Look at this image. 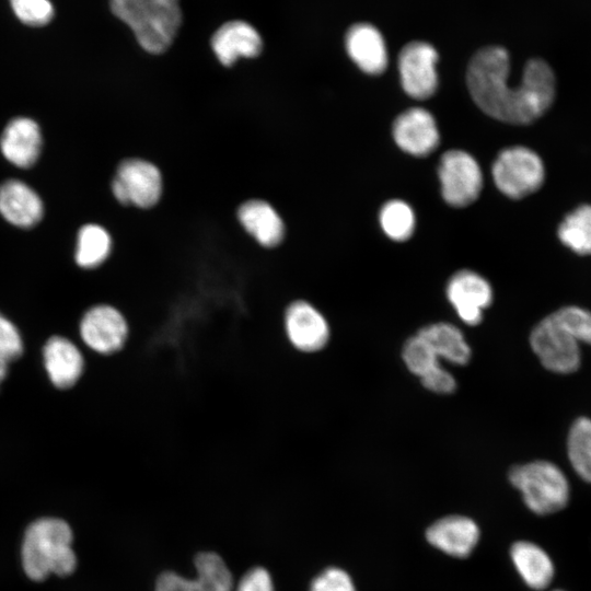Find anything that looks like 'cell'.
<instances>
[{
    "mask_svg": "<svg viewBox=\"0 0 591 591\" xmlns=\"http://www.w3.org/2000/svg\"><path fill=\"white\" fill-rule=\"evenodd\" d=\"M196 576L213 591H232L233 577L227 564L216 553L202 552L195 557Z\"/></svg>",
    "mask_w": 591,
    "mask_h": 591,
    "instance_id": "28",
    "label": "cell"
},
{
    "mask_svg": "<svg viewBox=\"0 0 591 591\" xmlns=\"http://www.w3.org/2000/svg\"><path fill=\"white\" fill-rule=\"evenodd\" d=\"M286 332L290 343L303 352L324 348L329 338V326L325 317L312 304L294 301L285 316Z\"/></svg>",
    "mask_w": 591,
    "mask_h": 591,
    "instance_id": "14",
    "label": "cell"
},
{
    "mask_svg": "<svg viewBox=\"0 0 591 591\" xmlns=\"http://www.w3.org/2000/svg\"><path fill=\"white\" fill-rule=\"evenodd\" d=\"M111 8L151 54L170 47L182 22L179 0H111Z\"/></svg>",
    "mask_w": 591,
    "mask_h": 591,
    "instance_id": "3",
    "label": "cell"
},
{
    "mask_svg": "<svg viewBox=\"0 0 591 591\" xmlns=\"http://www.w3.org/2000/svg\"><path fill=\"white\" fill-rule=\"evenodd\" d=\"M8 372V362L0 359V384L4 380Z\"/></svg>",
    "mask_w": 591,
    "mask_h": 591,
    "instance_id": "35",
    "label": "cell"
},
{
    "mask_svg": "<svg viewBox=\"0 0 591 591\" xmlns=\"http://www.w3.org/2000/svg\"><path fill=\"white\" fill-rule=\"evenodd\" d=\"M72 531L67 522L42 518L26 529L21 547L22 567L26 576L42 581L50 575L73 572L77 557L72 549Z\"/></svg>",
    "mask_w": 591,
    "mask_h": 591,
    "instance_id": "2",
    "label": "cell"
},
{
    "mask_svg": "<svg viewBox=\"0 0 591 591\" xmlns=\"http://www.w3.org/2000/svg\"><path fill=\"white\" fill-rule=\"evenodd\" d=\"M567 455L576 474L591 484V419L578 417L567 436Z\"/></svg>",
    "mask_w": 591,
    "mask_h": 591,
    "instance_id": "25",
    "label": "cell"
},
{
    "mask_svg": "<svg viewBox=\"0 0 591 591\" xmlns=\"http://www.w3.org/2000/svg\"><path fill=\"white\" fill-rule=\"evenodd\" d=\"M15 16L30 26H43L54 18L50 0H10Z\"/></svg>",
    "mask_w": 591,
    "mask_h": 591,
    "instance_id": "30",
    "label": "cell"
},
{
    "mask_svg": "<svg viewBox=\"0 0 591 591\" xmlns=\"http://www.w3.org/2000/svg\"><path fill=\"white\" fill-rule=\"evenodd\" d=\"M438 53L425 42H410L398 55V71L404 91L414 99L426 100L438 86Z\"/></svg>",
    "mask_w": 591,
    "mask_h": 591,
    "instance_id": "9",
    "label": "cell"
},
{
    "mask_svg": "<svg viewBox=\"0 0 591 591\" xmlns=\"http://www.w3.org/2000/svg\"><path fill=\"white\" fill-rule=\"evenodd\" d=\"M479 535L476 522L459 514L443 517L426 530V540L430 545L456 558L470 556L478 543Z\"/></svg>",
    "mask_w": 591,
    "mask_h": 591,
    "instance_id": "15",
    "label": "cell"
},
{
    "mask_svg": "<svg viewBox=\"0 0 591 591\" xmlns=\"http://www.w3.org/2000/svg\"><path fill=\"white\" fill-rule=\"evenodd\" d=\"M80 334L91 349L108 355L124 346L128 326L118 310L109 305H97L83 315Z\"/></svg>",
    "mask_w": 591,
    "mask_h": 591,
    "instance_id": "11",
    "label": "cell"
},
{
    "mask_svg": "<svg viewBox=\"0 0 591 591\" xmlns=\"http://www.w3.org/2000/svg\"><path fill=\"white\" fill-rule=\"evenodd\" d=\"M47 374L58 389L71 387L81 376L83 358L77 346L61 336L49 338L44 347Z\"/></svg>",
    "mask_w": 591,
    "mask_h": 591,
    "instance_id": "20",
    "label": "cell"
},
{
    "mask_svg": "<svg viewBox=\"0 0 591 591\" xmlns=\"http://www.w3.org/2000/svg\"><path fill=\"white\" fill-rule=\"evenodd\" d=\"M237 217L245 230L262 245L271 247L281 242L285 231L283 223L267 202L250 200L240 207Z\"/></svg>",
    "mask_w": 591,
    "mask_h": 591,
    "instance_id": "22",
    "label": "cell"
},
{
    "mask_svg": "<svg viewBox=\"0 0 591 591\" xmlns=\"http://www.w3.org/2000/svg\"><path fill=\"white\" fill-rule=\"evenodd\" d=\"M447 298L465 324L476 326L482 322L484 311L493 302V289L480 275L463 269L450 278Z\"/></svg>",
    "mask_w": 591,
    "mask_h": 591,
    "instance_id": "10",
    "label": "cell"
},
{
    "mask_svg": "<svg viewBox=\"0 0 591 591\" xmlns=\"http://www.w3.org/2000/svg\"><path fill=\"white\" fill-rule=\"evenodd\" d=\"M393 137L403 151L415 157L430 154L439 143L436 120L421 107L409 108L396 117Z\"/></svg>",
    "mask_w": 591,
    "mask_h": 591,
    "instance_id": "13",
    "label": "cell"
},
{
    "mask_svg": "<svg viewBox=\"0 0 591 591\" xmlns=\"http://www.w3.org/2000/svg\"><path fill=\"white\" fill-rule=\"evenodd\" d=\"M23 352V343L18 328L0 313V359L10 362Z\"/></svg>",
    "mask_w": 591,
    "mask_h": 591,
    "instance_id": "32",
    "label": "cell"
},
{
    "mask_svg": "<svg viewBox=\"0 0 591 591\" xmlns=\"http://www.w3.org/2000/svg\"><path fill=\"white\" fill-rule=\"evenodd\" d=\"M112 247L107 231L97 224H86L78 233L76 262L83 268H94L108 256Z\"/></svg>",
    "mask_w": 591,
    "mask_h": 591,
    "instance_id": "26",
    "label": "cell"
},
{
    "mask_svg": "<svg viewBox=\"0 0 591 591\" xmlns=\"http://www.w3.org/2000/svg\"><path fill=\"white\" fill-rule=\"evenodd\" d=\"M402 357L407 369L427 390L437 394L455 391L454 376L440 364L439 357L417 333L405 341Z\"/></svg>",
    "mask_w": 591,
    "mask_h": 591,
    "instance_id": "12",
    "label": "cell"
},
{
    "mask_svg": "<svg viewBox=\"0 0 591 591\" xmlns=\"http://www.w3.org/2000/svg\"><path fill=\"white\" fill-rule=\"evenodd\" d=\"M345 44L349 57L363 72L375 76L386 69L385 42L373 25L369 23L352 25L346 34Z\"/></svg>",
    "mask_w": 591,
    "mask_h": 591,
    "instance_id": "18",
    "label": "cell"
},
{
    "mask_svg": "<svg viewBox=\"0 0 591 591\" xmlns=\"http://www.w3.org/2000/svg\"><path fill=\"white\" fill-rule=\"evenodd\" d=\"M115 198L123 205L134 204L149 208L158 202L162 192V177L150 162L130 159L123 161L112 183Z\"/></svg>",
    "mask_w": 591,
    "mask_h": 591,
    "instance_id": "8",
    "label": "cell"
},
{
    "mask_svg": "<svg viewBox=\"0 0 591 591\" xmlns=\"http://www.w3.org/2000/svg\"><path fill=\"white\" fill-rule=\"evenodd\" d=\"M235 591H275L269 572L262 567L250 569L240 579Z\"/></svg>",
    "mask_w": 591,
    "mask_h": 591,
    "instance_id": "34",
    "label": "cell"
},
{
    "mask_svg": "<svg viewBox=\"0 0 591 591\" xmlns=\"http://www.w3.org/2000/svg\"><path fill=\"white\" fill-rule=\"evenodd\" d=\"M524 505L535 514L548 515L565 509L570 500V484L560 467L546 460L514 465L508 473Z\"/></svg>",
    "mask_w": 591,
    "mask_h": 591,
    "instance_id": "4",
    "label": "cell"
},
{
    "mask_svg": "<svg viewBox=\"0 0 591 591\" xmlns=\"http://www.w3.org/2000/svg\"><path fill=\"white\" fill-rule=\"evenodd\" d=\"M441 194L452 207H466L474 202L483 187V174L476 160L465 151H447L438 170Z\"/></svg>",
    "mask_w": 591,
    "mask_h": 591,
    "instance_id": "7",
    "label": "cell"
},
{
    "mask_svg": "<svg viewBox=\"0 0 591 591\" xmlns=\"http://www.w3.org/2000/svg\"><path fill=\"white\" fill-rule=\"evenodd\" d=\"M417 334L431 347L440 360L464 366L471 359L472 351L463 333L450 323H432L421 327Z\"/></svg>",
    "mask_w": 591,
    "mask_h": 591,
    "instance_id": "23",
    "label": "cell"
},
{
    "mask_svg": "<svg viewBox=\"0 0 591 591\" xmlns=\"http://www.w3.org/2000/svg\"><path fill=\"white\" fill-rule=\"evenodd\" d=\"M211 47L224 66L233 65L239 58H253L263 49L262 36L246 21L234 20L222 24L211 37Z\"/></svg>",
    "mask_w": 591,
    "mask_h": 591,
    "instance_id": "16",
    "label": "cell"
},
{
    "mask_svg": "<svg viewBox=\"0 0 591 591\" xmlns=\"http://www.w3.org/2000/svg\"><path fill=\"white\" fill-rule=\"evenodd\" d=\"M0 213L13 225L32 228L43 218L44 206L37 193L20 179L0 185Z\"/></svg>",
    "mask_w": 591,
    "mask_h": 591,
    "instance_id": "19",
    "label": "cell"
},
{
    "mask_svg": "<svg viewBox=\"0 0 591 591\" xmlns=\"http://www.w3.org/2000/svg\"><path fill=\"white\" fill-rule=\"evenodd\" d=\"M510 558L523 582L533 590H545L555 576V566L544 548L530 541H517Z\"/></svg>",
    "mask_w": 591,
    "mask_h": 591,
    "instance_id": "21",
    "label": "cell"
},
{
    "mask_svg": "<svg viewBox=\"0 0 591 591\" xmlns=\"http://www.w3.org/2000/svg\"><path fill=\"white\" fill-rule=\"evenodd\" d=\"M0 149L3 157L15 166H33L42 149L39 126L28 117L13 118L2 131Z\"/></svg>",
    "mask_w": 591,
    "mask_h": 591,
    "instance_id": "17",
    "label": "cell"
},
{
    "mask_svg": "<svg viewBox=\"0 0 591 591\" xmlns=\"http://www.w3.org/2000/svg\"><path fill=\"white\" fill-rule=\"evenodd\" d=\"M578 339L551 313L530 334V346L542 366L551 372L569 374L581 364Z\"/></svg>",
    "mask_w": 591,
    "mask_h": 591,
    "instance_id": "6",
    "label": "cell"
},
{
    "mask_svg": "<svg viewBox=\"0 0 591 591\" xmlns=\"http://www.w3.org/2000/svg\"><path fill=\"white\" fill-rule=\"evenodd\" d=\"M380 224L390 239L399 242L406 241L414 232V211L402 200H391L381 209Z\"/></svg>",
    "mask_w": 591,
    "mask_h": 591,
    "instance_id": "27",
    "label": "cell"
},
{
    "mask_svg": "<svg viewBox=\"0 0 591 591\" xmlns=\"http://www.w3.org/2000/svg\"><path fill=\"white\" fill-rule=\"evenodd\" d=\"M552 591H565V590H563V589H555V590H552Z\"/></svg>",
    "mask_w": 591,
    "mask_h": 591,
    "instance_id": "36",
    "label": "cell"
},
{
    "mask_svg": "<svg viewBox=\"0 0 591 591\" xmlns=\"http://www.w3.org/2000/svg\"><path fill=\"white\" fill-rule=\"evenodd\" d=\"M493 177L503 195L520 199L541 188L545 179V167L536 152L515 146L498 154L493 164Z\"/></svg>",
    "mask_w": 591,
    "mask_h": 591,
    "instance_id": "5",
    "label": "cell"
},
{
    "mask_svg": "<svg viewBox=\"0 0 591 591\" xmlns=\"http://www.w3.org/2000/svg\"><path fill=\"white\" fill-rule=\"evenodd\" d=\"M553 314L580 344L591 346V312L589 310L578 305H567Z\"/></svg>",
    "mask_w": 591,
    "mask_h": 591,
    "instance_id": "29",
    "label": "cell"
},
{
    "mask_svg": "<svg viewBox=\"0 0 591 591\" xmlns=\"http://www.w3.org/2000/svg\"><path fill=\"white\" fill-rule=\"evenodd\" d=\"M310 591H356V587L347 571L328 567L313 579Z\"/></svg>",
    "mask_w": 591,
    "mask_h": 591,
    "instance_id": "31",
    "label": "cell"
},
{
    "mask_svg": "<svg viewBox=\"0 0 591 591\" xmlns=\"http://www.w3.org/2000/svg\"><path fill=\"white\" fill-rule=\"evenodd\" d=\"M509 55L499 46L479 49L467 68L468 91L488 116L513 125L531 124L554 103L556 78L551 66L535 58L526 62L518 86L508 82Z\"/></svg>",
    "mask_w": 591,
    "mask_h": 591,
    "instance_id": "1",
    "label": "cell"
},
{
    "mask_svg": "<svg viewBox=\"0 0 591 591\" xmlns=\"http://www.w3.org/2000/svg\"><path fill=\"white\" fill-rule=\"evenodd\" d=\"M560 242L578 255H591V205L569 212L557 230Z\"/></svg>",
    "mask_w": 591,
    "mask_h": 591,
    "instance_id": "24",
    "label": "cell"
},
{
    "mask_svg": "<svg viewBox=\"0 0 591 591\" xmlns=\"http://www.w3.org/2000/svg\"><path fill=\"white\" fill-rule=\"evenodd\" d=\"M154 591H213L200 578L188 579L166 571L159 576Z\"/></svg>",
    "mask_w": 591,
    "mask_h": 591,
    "instance_id": "33",
    "label": "cell"
}]
</instances>
